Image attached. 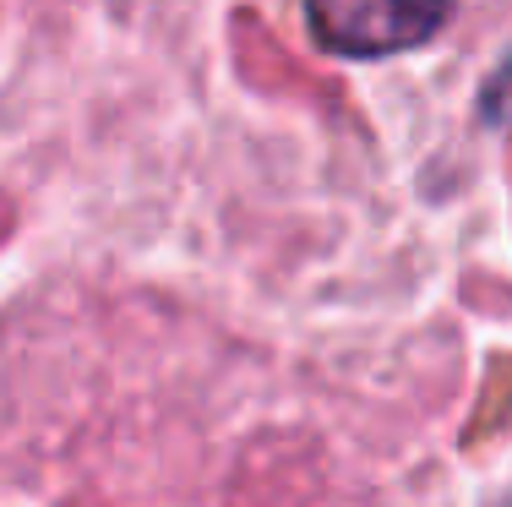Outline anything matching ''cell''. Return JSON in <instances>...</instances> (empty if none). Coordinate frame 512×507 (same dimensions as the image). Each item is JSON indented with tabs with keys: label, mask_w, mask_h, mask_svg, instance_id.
<instances>
[{
	"label": "cell",
	"mask_w": 512,
	"mask_h": 507,
	"mask_svg": "<svg viewBox=\"0 0 512 507\" xmlns=\"http://www.w3.org/2000/svg\"><path fill=\"white\" fill-rule=\"evenodd\" d=\"M453 17V0H306L311 39L327 55L382 60L431 44Z\"/></svg>",
	"instance_id": "1"
}]
</instances>
